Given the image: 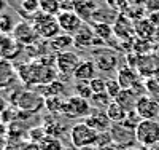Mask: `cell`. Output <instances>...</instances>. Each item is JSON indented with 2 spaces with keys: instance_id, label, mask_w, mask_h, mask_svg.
I'll list each match as a JSON object with an SVG mask.
<instances>
[{
  "instance_id": "obj_1",
  "label": "cell",
  "mask_w": 159,
  "mask_h": 150,
  "mask_svg": "<svg viewBox=\"0 0 159 150\" xmlns=\"http://www.w3.org/2000/svg\"><path fill=\"white\" fill-rule=\"evenodd\" d=\"M30 24L37 31L38 37H43V38H48V40L57 37L59 32H61L57 16L46 15V13H43V11H38L37 15L30 19Z\"/></svg>"
},
{
  "instance_id": "obj_2",
  "label": "cell",
  "mask_w": 159,
  "mask_h": 150,
  "mask_svg": "<svg viewBox=\"0 0 159 150\" xmlns=\"http://www.w3.org/2000/svg\"><path fill=\"white\" fill-rule=\"evenodd\" d=\"M69 136H70L72 145L76 148H81L86 145H97L100 134L96 129H92L91 126H88L84 121H81V123H75L70 128Z\"/></svg>"
},
{
  "instance_id": "obj_3",
  "label": "cell",
  "mask_w": 159,
  "mask_h": 150,
  "mask_svg": "<svg viewBox=\"0 0 159 150\" xmlns=\"http://www.w3.org/2000/svg\"><path fill=\"white\" fill-rule=\"evenodd\" d=\"M135 141L143 148H150L159 142V121L157 120H140L135 128Z\"/></svg>"
},
{
  "instance_id": "obj_4",
  "label": "cell",
  "mask_w": 159,
  "mask_h": 150,
  "mask_svg": "<svg viewBox=\"0 0 159 150\" xmlns=\"http://www.w3.org/2000/svg\"><path fill=\"white\" fill-rule=\"evenodd\" d=\"M92 104L88 99H83L80 96H70L67 99H64V105H62V115L65 118H81V117H88L92 112Z\"/></svg>"
},
{
  "instance_id": "obj_5",
  "label": "cell",
  "mask_w": 159,
  "mask_h": 150,
  "mask_svg": "<svg viewBox=\"0 0 159 150\" xmlns=\"http://www.w3.org/2000/svg\"><path fill=\"white\" fill-rule=\"evenodd\" d=\"M80 62H81V58L73 51H64V53L56 54V70L59 77L73 78V74Z\"/></svg>"
},
{
  "instance_id": "obj_6",
  "label": "cell",
  "mask_w": 159,
  "mask_h": 150,
  "mask_svg": "<svg viewBox=\"0 0 159 150\" xmlns=\"http://www.w3.org/2000/svg\"><path fill=\"white\" fill-rule=\"evenodd\" d=\"M94 61L96 67L99 72H111L115 69L119 67V59H118V54L113 53L111 50H99V51H94Z\"/></svg>"
},
{
  "instance_id": "obj_7",
  "label": "cell",
  "mask_w": 159,
  "mask_h": 150,
  "mask_svg": "<svg viewBox=\"0 0 159 150\" xmlns=\"http://www.w3.org/2000/svg\"><path fill=\"white\" fill-rule=\"evenodd\" d=\"M24 45H21L11 34H0V59L13 61L22 53Z\"/></svg>"
},
{
  "instance_id": "obj_8",
  "label": "cell",
  "mask_w": 159,
  "mask_h": 150,
  "mask_svg": "<svg viewBox=\"0 0 159 150\" xmlns=\"http://www.w3.org/2000/svg\"><path fill=\"white\" fill-rule=\"evenodd\" d=\"M57 22H59L61 31L64 34L72 35V37L84 26V21L75 11H61L57 15Z\"/></svg>"
},
{
  "instance_id": "obj_9",
  "label": "cell",
  "mask_w": 159,
  "mask_h": 150,
  "mask_svg": "<svg viewBox=\"0 0 159 150\" xmlns=\"http://www.w3.org/2000/svg\"><path fill=\"white\" fill-rule=\"evenodd\" d=\"M135 112L142 120H157L159 118V102L151 96H142L135 104Z\"/></svg>"
},
{
  "instance_id": "obj_10",
  "label": "cell",
  "mask_w": 159,
  "mask_h": 150,
  "mask_svg": "<svg viewBox=\"0 0 159 150\" xmlns=\"http://www.w3.org/2000/svg\"><path fill=\"white\" fill-rule=\"evenodd\" d=\"M84 123L88 126H91L92 129H96L99 134L108 133L110 128L113 126V123H111V120L108 118L107 112L100 110V109H92V112L84 118Z\"/></svg>"
},
{
  "instance_id": "obj_11",
  "label": "cell",
  "mask_w": 159,
  "mask_h": 150,
  "mask_svg": "<svg viewBox=\"0 0 159 150\" xmlns=\"http://www.w3.org/2000/svg\"><path fill=\"white\" fill-rule=\"evenodd\" d=\"M45 98L42 96L40 93L35 91H24L19 94V99H18V105L25 112H38L40 109L45 107Z\"/></svg>"
},
{
  "instance_id": "obj_12",
  "label": "cell",
  "mask_w": 159,
  "mask_h": 150,
  "mask_svg": "<svg viewBox=\"0 0 159 150\" xmlns=\"http://www.w3.org/2000/svg\"><path fill=\"white\" fill-rule=\"evenodd\" d=\"M11 35L15 37L21 45H24V46L34 45V42L38 38L37 31L34 29V26H32L30 22H27V21H21V22H18Z\"/></svg>"
},
{
  "instance_id": "obj_13",
  "label": "cell",
  "mask_w": 159,
  "mask_h": 150,
  "mask_svg": "<svg viewBox=\"0 0 159 150\" xmlns=\"http://www.w3.org/2000/svg\"><path fill=\"white\" fill-rule=\"evenodd\" d=\"M97 72L99 70L92 59H81V62L78 64L76 70L73 74V80L75 81H91L96 78Z\"/></svg>"
},
{
  "instance_id": "obj_14",
  "label": "cell",
  "mask_w": 159,
  "mask_h": 150,
  "mask_svg": "<svg viewBox=\"0 0 159 150\" xmlns=\"http://www.w3.org/2000/svg\"><path fill=\"white\" fill-rule=\"evenodd\" d=\"M73 46L76 48H88V46H92L96 43V35H94V31L92 27L84 24L81 29H80L75 35H73Z\"/></svg>"
},
{
  "instance_id": "obj_15",
  "label": "cell",
  "mask_w": 159,
  "mask_h": 150,
  "mask_svg": "<svg viewBox=\"0 0 159 150\" xmlns=\"http://www.w3.org/2000/svg\"><path fill=\"white\" fill-rule=\"evenodd\" d=\"M116 80H118V83L121 85L123 90H129L139 81V75H137L135 69H132L130 65H123V67H118Z\"/></svg>"
},
{
  "instance_id": "obj_16",
  "label": "cell",
  "mask_w": 159,
  "mask_h": 150,
  "mask_svg": "<svg viewBox=\"0 0 159 150\" xmlns=\"http://www.w3.org/2000/svg\"><path fill=\"white\" fill-rule=\"evenodd\" d=\"M18 78V70L15 69L10 61L0 59V90L13 85V81Z\"/></svg>"
},
{
  "instance_id": "obj_17",
  "label": "cell",
  "mask_w": 159,
  "mask_h": 150,
  "mask_svg": "<svg viewBox=\"0 0 159 150\" xmlns=\"http://www.w3.org/2000/svg\"><path fill=\"white\" fill-rule=\"evenodd\" d=\"M99 7H96L94 0H78L76 7H75V13L81 18L83 21L92 19L94 18V13Z\"/></svg>"
},
{
  "instance_id": "obj_18",
  "label": "cell",
  "mask_w": 159,
  "mask_h": 150,
  "mask_svg": "<svg viewBox=\"0 0 159 150\" xmlns=\"http://www.w3.org/2000/svg\"><path fill=\"white\" fill-rule=\"evenodd\" d=\"M72 45H75V43H73V37L69 35V34H59L57 37H54V38L49 40V46H51L52 50H56L57 54H59V53H64V51H69V48H70Z\"/></svg>"
},
{
  "instance_id": "obj_19",
  "label": "cell",
  "mask_w": 159,
  "mask_h": 150,
  "mask_svg": "<svg viewBox=\"0 0 159 150\" xmlns=\"http://www.w3.org/2000/svg\"><path fill=\"white\" fill-rule=\"evenodd\" d=\"M105 112H107L108 118L111 120V123H123V121L127 118V110L116 101H111V104L107 107Z\"/></svg>"
},
{
  "instance_id": "obj_20",
  "label": "cell",
  "mask_w": 159,
  "mask_h": 150,
  "mask_svg": "<svg viewBox=\"0 0 159 150\" xmlns=\"http://www.w3.org/2000/svg\"><path fill=\"white\" fill-rule=\"evenodd\" d=\"M115 101L119 102V104H121L126 110L129 112V110H134V109H135V104H137V101H139V96L129 88V90H121L119 96H118Z\"/></svg>"
},
{
  "instance_id": "obj_21",
  "label": "cell",
  "mask_w": 159,
  "mask_h": 150,
  "mask_svg": "<svg viewBox=\"0 0 159 150\" xmlns=\"http://www.w3.org/2000/svg\"><path fill=\"white\" fill-rule=\"evenodd\" d=\"M18 10H19V13L24 18L32 19L40 11V2H38V0H21Z\"/></svg>"
},
{
  "instance_id": "obj_22",
  "label": "cell",
  "mask_w": 159,
  "mask_h": 150,
  "mask_svg": "<svg viewBox=\"0 0 159 150\" xmlns=\"http://www.w3.org/2000/svg\"><path fill=\"white\" fill-rule=\"evenodd\" d=\"M38 145L42 150H64L65 148L62 141L57 136H51V134H46L45 138L38 142Z\"/></svg>"
},
{
  "instance_id": "obj_23",
  "label": "cell",
  "mask_w": 159,
  "mask_h": 150,
  "mask_svg": "<svg viewBox=\"0 0 159 150\" xmlns=\"http://www.w3.org/2000/svg\"><path fill=\"white\" fill-rule=\"evenodd\" d=\"M92 31H94L96 38L102 40V42H107V40L113 35V27L110 24H102V22H94L92 26Z\"/></svg>"
},
{
  "instance_id": "obj_24",
  "label": "cell",
  "mask_w": 159,
  "mask_h": 150,
  "mask_svg": "<svg viewBox=\"0 0 159 150\" xmlns=\"http://www.w3.org/2000/svg\"><path fill=\"white\" fill-rule=\"evenodd\" d=\"M73 93H75V96H80V98L88 99V101H91V98L94 96V93H92V90H91L89 81H75Z\"/></svg>"
},
{
  "instance_id": "obj_25",
  "label": "cell",
  "mask_w": 159,
  "mask_h": 150,
  "mask_svg": "<svg viewBox=\"0 0 159 150\" xmlns=\"http://www.w3.org/2000/svg\"><path fill=\"white\" fill-rule=\"evenodd\" d=\"M38 2H40V11L46 13V15L56 16L61 13L59 0H38Z\"/></svg>"
},
{
  "instance_id": "obj_26",
  "label": "cell",
  "mask_w": 159,
  "mask_h": 150,
  "mask_svg": "<svg viewBox=\"0 0 159 150\" xmlns=\"http://www.w3.org/2000/svg\"><path fill=\"white\" fill-rule=\"evenodd\" d=\"M111 99L108 96V93H102V94H94V96L91 98V104L94 109H100V110H107V107L111 104Z\"/></svg>"
},
{
  "instance_id": "obj_27",
  "label": "cell",
  "mask_w": 159,
  "mask_h": 150,
  "mask_svg": "<svg viewBox=\"0 0 159 150\" xmlns=\"http://www.w3.org/2000/svg\"><path fill=\"white\" fill-rule=\"evenodd\" d=\"M16 27V22L10 13H2L0 15V34H13Z\"/></svg>"
},
{
  "instance_id": "obj_28",
  "label": "cell",
  "mask_w": 159,
  "mask_h": 150,
  "mask_svg": "<svg viewBox=\"0 0 159 150\" xmlns=\"http://www.w3.org/2000/svg\"><path fill=\"white\" fill-rule=\"evenodd\" d=\"M91 85V90L94 94H102V93H107V80L105 78H100V77H96L94 80L89 81Z\"/></svg>"
},
{
  "instance_id": "obj_29",
  "label": "cell",
  "mask_w": 159,
  "mask_h": 150,
  "mask_svg": "<svg viewBox=\"0 0 159 150\" xmlns=\"http://www.w3.org/2000/svg\"><path fill=\"white\" fill-rule=\"evenodd\" d=\"M121 85L118 83V80H107V93L111 99H116L121 93Z\"/></svg>"
},
{
  "instance_id": "obj_30",
  "label": "cell",
  "mask_w": 159,
  "mask_h": 150,
  "mask_svg": "<svg viewBox=\"0 0 159 150\" xmlns=\"http://www.w3.org/2000/svg\"><path fill=\"white\" fill-rule=\"evenodd\" d=\"M78 0H59V5H61V11H75Z\"/></svg>"
},
{
  "instance_id": "obj_31",
  "label": "cell",
  "mask_w": 159,
  "mask_h": 150,
  "mask_svg": "<svg viewBox=\"0 0 159 150\" xmlns=\"http://www.w3.org/2000/svg\"><path fill=\"white\" fill-rule=\"evenodd\" d=\"M19 150H42V148L37 142H27V144H22Z\"/></svg>"
},
{
  "instance_id": "obj_32",
  "label": "cell",
  "mask_w": 159,
  "mask_h": 150,
  "mask_svg": "<svg viewBox=\"0 0 159 150\" xmlns=\"http://www.w3.org/2000/svg\"><path fill=\"white\" fill-rule=\"evenodd\" d=\"M8 7V2L7 0H0V15H2V13H5V8Z\"/></svg>"
},
{
  "instance_id": "obj_33",
  "label": "cell",
  "mask_w": 159,
  "mask_h": 150,
  "mask_svg": "<svg viewBox=\"0 0 159 150\" xmlns=\"http://www.w3.org/2000/svg\"><path fill=\"white\" fill-rule=\"evenodd\" d=\"M78 150H100V147H97V145H86V147H81Z\"/></svg>"
},
{
  "instance_id": "obj_34",
  "label": "cell",
  "mask_w": 159,
  "mask_h": 150,
  "mask_svg": "<svg viewBox=\"0 0 159 150\" xmlns=\"http://www.w3.org/2000/svg\"><path fill=\"white\" fill-rule=\"evenodd\" d=\"M147 150H159V142L157 144H154V145H151L150 148H147Z\"/></svg>"
},
{
  "instance_id": "obj_35",
  "label": "cell",
  "mask_w": 159,
  "mask_h": 150,
  "mask_svg": "<svg viewBox=\"0 0 159 150\" xmlns=\"http://www.w3.org/2000/svg\"><path fill=\"white\" fill-rule=\"evenodd\" d=\"M64 150H73V148H64Z\"/></svg>"
},
{
  "instance_id": "obj_36",
  "label": "cell",
  "mask_w": 159,
  "mask_h": 150,
  "mask_svg": "<svg viewBox=\"0 0 159 150\" xmlns=\"http://www.w3.org/2000/svg\"><path fill=\"white\" fill-rule=\"evenodd\" d=\"M157 121H159V118H157Z\"/></svg>"
}]
</instances>
